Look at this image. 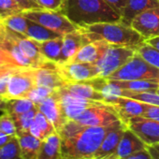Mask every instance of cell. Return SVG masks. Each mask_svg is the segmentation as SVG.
I'll return each instance as SVG.
<instances>
[{"instance_id": "cell-1", "label": "cell", "mask_w": 159, "mask_h": 159, "mask_svg": "<svg viewBox=\"0 0 159 159\" xmlns=\"http://www.w3.org/2000/svg\"><path fill=\"white\" fill-rule=\"evenodd\" d=\"M113 125L90 126L68 120L58 131L61 138V159L93 158Z\"/></svg>"}, {"instance_id": "cell-2", "label": "cell", "mask_w": 159, "mask_h": 159, "mask_svg": "<svg viewBox=\"0 0 159 159\" xmlns=\"http://www.w3.org/2000/svg\"><path fill=\"white\" fill-rule=\"evenodd\" d=\"M59 11L79 28L100 23L121 22V15L104 0H64Z\"/></svg>"}, {"instance_id": "cell-3", "label": "cell", "mask_w": 159, "mask_h": 159, "mask_svg": "<svg viewBox=\"0 0 159 159\" xmlns=\"http://www.w3.org/2000/svg\"><path fill=\"white\" fill-rule=\"evenodd\" d=\"M90 42L105 40L110 44L137 48L145 39L130 25L122 22L100 23L81 28Z\"/></svg>"}, {"instance_id": "cell-4", "label": "cell", "mask_w": 159, "mask_h": 159, "mask_svg": "<svg viewBox=\"0 0 159 159\" xmlns=\"http://www.w3.org/2000/svg\"><path fill=\"white\" fill-rule=\"evenodd\" d=\"M106 79L112 81L159 80V69L149 64L136 52L123 66Z\"/></svg>"}, {"instance_id": "cell-5", "label": "cell", "mask_w": 159, "mask_h": 159, "mask_svg": "<svg viewBox=\"0 0 159 159\" xmlns=\"http://www.w3.org/2000/svg\"><path fill=\"white\" fill-rule=\"evenodd\" d=\"M22 13L30 21L36 22L63 36L79 29V27L71 23V21L61 11L37 9L25 11Z\"/></svg>"}, {"instance_id": "cell-6", "label": "cell", "mask_w": 159, "mask_h": 159, "mask_svg": "<svg viewBox=\"0 0 159 159\" xmlns=\"http://www.w3.org/2000/svg\"><path fill=\"white\" fill-rule=\"evenodd\" d=\"M136 52V48L110 44L100 59L96 63L99 77L108 78L123 66Z\"/></svg>"}, {"instance_id": "cell-7", "label": "cell", "mask_w": 159, "mask_h": 159, "mask_svg": "<svg viewBox=\"0 0 159 159\" xmlns=\"http://www.w3.org/2000/svg\"><path fill=\"white\" fill-rule=\"evenodd\" d=\"M74 121L90 126H109L121 120L114 108L108 103H104L86 109Z\"/></svg>"}, {"instance_id": "cell-8", "label": "cell", "mask_w": 159, "mask_h": 159, "mask_svg": "<svg viewBox=\"0 0 159 159\" xmlns=\"http://www.w3.org/2000/svg\"><path fill=\"white\" fill-rule=\"evenodd\" d=\"M56 68L66 83H81L99 77V70L94 63L66 62L56 64Z\"/></svg>"}, {"instance_id": "cell-9", "label": "cell", "mask_w": 159, "mask_h": 159, "mask_svg": "<svg viewBox=\"0 0 159 159\" xmlns=\"http://www.w3.org/2000/svg\"><path fill=\"white\" fill-rule=\"evenodd\" d=\"M36 68H21L9 77L7 94L5 98L9 99L25 98L29 91L36 86Z\"/></svg>"}, {"instance_id": "cell-10", "label": "cell", "mask_w": 159, "mask_h": 159, "mask_svg": "<svg viewBox=\"0 0 159 159\" xmlns=\"http://www.w3.org/2000/svg\"><path fill=\"white\" fill-rule=\"evenodd\" d=\"M58 97L65 113V116L67 120H75L79 115H81L86 109L99 106L104 104L105 102L91 100L87 98H84L81 97L75 96L65 88L57 89Z\"/></svg>"}, {"instance_id": "cell-11", "label": "cell", "mask_w": 159, "mask_h": 159, "mask_svg": "<svg viewBox=\"0 0 159 159\" xmlns=\"http://www.w3.org/2000/svg\"><path fill=\"white\" fill-rule=\"evenodd\" d=\"M126 126L133 131L146 146L159 143V121L143 116L131 118Z\"/></svg>"}, {"instance_id": "cell-12", "label": "cell", "mask_w": 159, "mask_h": 159, "mask_svg": "<svg viewBox=\"0 0 159 159\" xmlns=\"http://www.w3.org/2000/svg\"><path fill=\"white\" fill-rule=\"evenodd\" d=\"M130 26L145 40L159 37V7L138 14L132 20Z\"/></svg>"}, {"instance_id": "cell-13", "label": "cell", "mask_w": 159, "mask_h": 159, "mask_svg": "<svg viewBox=\"0 0 159 159\" xmlns=\"http://www.w3.org/2000/svg\"><path fill=\"white\" fill-rule=\"evenodd\" d=\"M37 108L49 119V121L53 125L57 132L68 121L65 116L57 90H55L49 98L38 104Z\"/></svg>"}, {"instance_id": "cell-14", "label": "cell", "mask_w": 159, "mask_h": 159, "mask_svg": "<svg viewBox=\"0 0 159 159\" xmlns=\"http://www.w3.org/2000/svg\"><path fill=\"white\" fill-rule=\"evenodd\" d=\"M107 103L114 108L120 117V120L125 125L131 118L141 116L147 107L146 103L124 97H115L109 99Z\"/></svg>"}, {"instance_id": "cell-15", "label": "cell", "mask_w": 159, "mask_h": 159, "mask_svg": "<svg viewBox=\"0 0 159 159\" xmlns=\"http://www.w3.org/2000/svg\"><path fill=\"white\" fill-rule=\"evenodd\" d=\"M126 128V125L124 124L122 121H119L118 123L113 125L112 127L106 134L93 158L108 159L109 157H111L116 152L117 147Z\"/></svg>"}, {"instance_id": "cell-16", "label": "cell", "mask_w": 159, "mask_h": 159, "mask_svg": "<svg viewBox=\"0 0 159 159\" xmlns=\"http://www.w3.org/2000/svg\"><path fill=\"white\" fill-rule=\"evenodd\" d=\"M35 82L38 86H45L53 90L60 89L66 84L56 68V63L51 61L35 69Z\"/></svg>"}, {"instance_id": "cell-17", "label": "cell", "mask_w": 159, "mask_h": 159, "mask_svg": "<svg viewBox=\"0 0 159 159\" xmlns=\"http://www.w3.org/2000/svg\"><path fill=\"white\" fill-rule=\"evenodd\" d=\"M5 28V31L17 42V44L19 45L20 49L22 50V52H24V54L35 65V66L40 67L41 66H43L44 64H46L48 62V60L42 55L39 47V43L38 41L25 36L22 35L20 33L11 31L8 28Z\"/></svg>"}, {"instance_id": "cell-18", "label": "cell", "mask_w": 159, "mask_h": 159, "mask_svg": "<svg viewBox=\"0 0 159 159\" xmlns=\"http://www.w3.org/2000/svg\"><path fill=\"white\" fill-rule=\"evenodd\" d=\"M145 143L128 127L125 129L116 152L108 159H123L145 149Z\"/></svg>"}, {"instance_id": "cell-19", "label": "cell", "mask_w": 159, "mask_h": 159, "mask_svg": "<svg viewBox=\"0 0 159 159\" xmlns=\"http://www.w3.org/2000/svg\"><path fill=\"white\" fill-rule=\"evenodd\" d=\"M89 42L90 41L81 30V28L71 33L66 34L63 37L62 59L59 64L70 61L80 49Z\"/></svg>"}, {"instance_id": "cell-20", "label": "cell", "mask_w": 159, "mask_h": 159, "mask_svg": "<svg viewBox=\"0 0 159 159\" xmlns=\"http://www.w3.org/2000/svg\"><path fill=\"white\" fill-rule=\"evenodd\" d=\"M110 43L105 40H96L87 43L83 46L78 51V52L74 55V57L68 62H82V63H94L96 64Z\"/></svg>"}, {"instance_id": "cell-21", "label": "cell", "mask_w": 159, "mask_h": 159, "mask_svg": "<svg viewBox=\"0 0 159 159\" xmlns=\"http://www.w3.org/2000/svg\"><path fill=\"white\" fill-rule=\"evenodd\" d=\"M0 47L6 50L10 53V55L12 57L18 66L23 68H37L35 65L24 54L17 42L5 31L4 26L2 38L1 40H0Z\"/></svg>"}, {"instance_id": "cell-22", "label": "cell", "mask_w": 159, "mask_h": 159, "mask_svg": "<svg viewBox=\"0 0 159 159\" xmlns=\"http://www.w3.org/2000/svg\"><path fill=\"white\" fill-rule=\"evenodd\" d=\"M159 7V0H127L126 6L121 15V22L127 25L139 13L152 8Z\"/></svg>"}, {"instance_id": "cell-23", "label": "cell", "mask_w": 159, "mask_h": 159, "mask_svg": "<svg viewBox=\"0 0 159 159\" xmlns=\"http://www.w3.org/2000/svg\"><path fill=\"white\" fill-rule=\"evenodd\" d=\"M23 159H38L41 140L30 132L17 133Z\"/></svg>"}, {"instance_id": "cell-24", "label": "cell", "mask_w": 159, "mask_h": 159, "mask_svg": "<svg viewBox=\"0 0 159 159\" xmlns=\"http://www.w3.org/2000/svg\"><path fill=\"white\" fill-rule=\"evenodd\" d=\"M38 159H61V138L58 132L41 140Z\"/></svg>"}, {"instance_id": "cell-25", "label": "cell", "mask_w": 159, "mask_h": 159, "mask_svg": "<svg viewBox=\"0 0 159 159\" xmlns=\"http://www.w3.org/2000/svg\"><path fill=\"white\" fill-rule=\"evenodd\" d=\"M63 88L78 97L91 100L105 102L104 96L100 92L96 90L87 81L81 83H66V84Z\"/></svg>"}, {"instance_id": "cell-26", "label": "cell", "mask_w": 159, "mask_h": 159, "mask_svg": "<svg viewBox=\"0 0 159 159\" xmlns=\"http://www.w3.org/2000/svg\"><path fill=\"white\" fill-rule=\"evenodd\" d=\"M108 81L123 90L135 92L156 91V89L159 87L158 80H136V81H112V80H108Z\"/></svg>"}, {"instance_id": "cell-27", "label": "cell", "mask_w": 159, "mask_h": 159, "mask_svg": "<svg viewBox=\"0 0 159 159\" xmlns=\"http://www.w3.org/2000/svg\"><path fill=\"white\" fill-rule=\"evenodd\" d=\"M29 132L36 138L43 140L48 136L57 132L53 125L49 121V119L39 111H38L35 120L30 126Z\"/></svg>"}, {"instance_id": "cell-28", "label": "cell", "mask_w": 159, "mask_h": 159, "mask_svg": "<svg viewBox=\"0 0 159 159\" xmlns=\"http://www.w3.org/2000/svg\"><path fill=\"white\" fill-rule=\"evenodd\" d=\"M64 37V36H63ZM63 37L54 39H50L42 42H38L42 55L51 62L59 64L62 59Z\"/></svg>"}, {"instance_id": "cell-29", "label": "cell", "mask_w": 159, "mask_h": 159, "mask_svg": "<svg viewBox=\"0 0 159 159\" xmlns=\"http://www.w3.org/2000/svg\"><path fill=\"white\" fill-rule=\"evenodd\" d=\"M25 36L38 41V42H42V41L54 39L63 37V35H61L57 32H54L38 23L30 21V20L28 23V27H27Z\"/></svg>"}, {"instance_id": "cell-30", "label": "cell", "mask_w": 159, "mask_h": 159, "mask_svg": "<svg viewBox=\"0 0 159 159\" xmlns=\"http://www.w3.org/2000/svg\"><path fill=\"white\" fill-rule=\"evenodd\" d=\"M119 97H124L138 100L146 104L159 106V94L155 91H146V92H135L129 90H120Z\"/></svg>"}, {"instance_id": "cell-31", "label": "cell", "mask_w": 159, "mask_h": 159, "mask_svg": "<svg viewBox=\"0 0 159 159\" xmlns=\"http://www.w3.org/2000/svg\"><path fill=\"white\" fill-rule=\"evenodd\" d=\"M35 108H37V105L29 98H14L8 100L5 112H8L11 116H15L27 112Z\"/></svg>"}, {"instance_id": "cell-32", "label": "cell", "mask_w": 159, "mask_h": 159, "mask_svg": "<svg viewBox=\"0 0 159 159\" xmlns=\"http://www.w3.org/2000/svg\"><path fill=\"white\" fill-rule=\"evenodd\" d=\"M0 23H1L2 25L5 26L6 28L25 36L29 20L25 16H24L23 13H18V14L9 16L8 18L4 19Z\"/></svg>"}, {"instance_id": "cell-33", "label": "cell", "mask_w": 159, "mask_h": 159, "mask_svg": "<svg viewBox=\"0 0 159 159\" xmlns=\"http://www.w3.org/2000/svg\"><path fill=\"white\" fill-rule=\"evenodd\" d=\"M136 52L149 64L159 69V50L144 41L142 44L136 48Z\"/></svg>"}, {"instance_id": "cell-34", "label": "cell", "mask_w": 159, "mask_h": 159, "mask_svg": "<svg viewBox=\"0 0 159 159\" xmlns=\"http://www.w3.org/2000/svg\"><path fill=\"white\" fill-rule=\"evenodd\" d=\"M38 108H35L27 112L19 114V115H15V116H11L15 122L16 125V128H17V133L20 132H29L30 126L33 124L36 114L38 112Z\"/></svg>"}, {"instance_id": "cell-35", "label": "cell", "mask_w": 159, "mask_h": 159, "mask_svg": "<svg viewBox=\"0 0 159 159\" xmlns=\"http://www.w3.org/2000/svg\"><path fill=\"white\" fill-rule=\"evenodd\" d=\"M0 159H23L17 136L6 145L0 147Z\"/></svg>"}, {"instance_id": "cell-36", "label": "cell", "mask_w": 159, "mask_h": 159, "mask_svg": "<svg viewBox=\"0 0 159 159\" xmlns=\"http://www.w3.org/2000/svg\"><path fill=\"white\" fill-rule=\"evenodd\" d=\"M55 90L45 87V86H38L36 85L35 87H33L29 93L26 95V98H29L30 100H32L36 105L39 104L40 102H42L44 99H46L47 98H49Z\"/></svg>"}, {"instance_id": "cell-37", "label": "cell", "mask_w": 159, "mask_h": 159, "mask_svg": "<svg viewBox=\"0 0 159 159\" xmlns=\"http://www.w3.org/2000/svg\"><path fill=\"white\" fill-rule=\"evenodd\" d=\"M22 12L23 10L13 0H0V22L9 16Z\"/></svg>"}, {"instance_id": "cell-38", "label": "cell", "mask_w": 159, "mask_h": 159, "mask_svg": "<svg viewBox=\"0 0 159 159\" xmlns=\"http://www.w3.org/2000/svg\"><path fill=\"white\" fill-rule=\"evenodd\" d=\"M0 131L13 137L17 136L15 122L8 112H3L0 115Z\"/></svg>"}, {"instance_id": "cell-39", "label": "cell", "mask_w": 159, "mask_h": 159, "mask_svg": "<svg viewBox=\"0 0 159 159\" xmlns=\"http://www.w3.org/2000/svg\"><path fill=\"white\" fill-rule=\"evenodd\" d=\"M37 2L44 10L59 11L63 6L64 0H37Z\"/></svg>"}, {"instance_id": "cell-40", "label": "cell", "mask_w": 159, "mask_h": 159, "mask_svg": "<svg viewBox=\"0 0 159 159\" xmlns=\"http://www.w3.org/2000/svg\"><path fill=\"white\" fill-rule=\"evenodd\" d=\"M141 116L149 118V119L159 121V106L147 104L146 110H145L144 113Z\"/></svg>"}, {"instance_id": "cell-41", "label": "cell", "mask_w": 159, "mask_h": 159, "mask_svg": "<svg viewBox=\"0 0 159 159\" xmlns=\"http://www.w3.org/2000/svg\"><path fill=\"white\" fill-rule=\"evenodd\" d=\"M104 1L120 15H122L127 3V0H104Z\"/></svg>"}, {"instance_id": "cell-42", "label": "cell", "mask_w": 159, "mask_h": 159, "mask_svg": "<svg viewBox=\"0 0 159 159\" xmlns=\"http://www.w3.org/2000/svg\"><path fill=\"white\" fill-rule=\"evenodd\" d=\"M15 3L23 10L25 11H30V10H37V9H42L38 3L33 2L32 0H13Z\"/></svg>"}, {"instance_id": "cell-43", "label": "cell", "mask_w": 159, "mask_h": 159, "mask_svg": "<svg viewBox=\"0 0 159 159\" xmlns=\"http://www.w3.org/2000/svg\"><path fill=\"white\" fill-rule=\"evenodd\" d=\"M123 159H152V158L146 147L145 149H143L139 152H135L125 158H123Z\"/></svg>"}, {"instance_id": "cell-44", "label": "cell", "mask_w": 159, "mask_h": 159, "mask_svg": "<svg viewBox=\"0 0 159 159\" xmlns=\"http://www.w3.org/2000/svg\"><path fill=\"white\" fill-rule=\"evenodd\" d=\"M21 68L22 67H12V66H0V79L9 77L11 74H12L13 72H15Z\"/></svg>"}, {"instance_id": "cell-45", "label": "cell", "mask_w": 159, "mask_h": 159, "mask_svg": "<svg viewBox=\"0 0 159 159\" xmlns=\"http://www.w3.org/2000/svg\"><path fill=\"white\" fill-rule=\"evenodd\" d=\"M147 150L152 159H159V143L147 146Z\"/></svg>"}, {"instance_id": "cell-46", "label": "cell", "mask_w": 159, "mask_h": 159, "mask_svg": "<svg viewBox=\"0 0 159 159\" xmlns=\"http://www.w3.org/2000/svg\"><path fill=\"white\" fill-rule=\"evenodd\" d=\"M9 77H5V78L0 79V96H2L4 98H5L6 94H7V87H8Z\"/></svg>"}, {"instance_id": "cell-47", "label": "cell", "mask_w": 159, "mask_h": 159, "mask_svg": "<svg viewBox=\"0 0 159 159\" xmlns=\"http://www.w3.org/2000/svg\"><path fill=\"white\" fill-rule=\"evenodd\" d=\"M13 138H14L13 136L8 135L6 133H3V132L0 131V147H2V146L6 145L7 143H9Z\"/></svg>"}, {"instance_id": "cell-48", "label": "cell", "mask_w": 159, "mask_h": 159, "mask_svg": "<svg viewBox=\"0 0 159 159\" xmlns=\"http://www.w3.org/2000/svg\"><path fill=\"white\" fill-rule=\"evenodd\" d=\"M145 42L148 43L149 45L154 47L155 49L159 50V37H156V38H153V39H147V40H145Z\"/></svg>"}, {"instance_id": "cell-49", "label": "cell", "mask_w": 159, "mask_h": 159, "mask_svg": "<svg viewBox=\"0 0 159 159\" xmlns=\"http://www.w3.org/2000/svg\"><path fill=\"white\" fill-rule=\"evenodd\" d=\"M7 103H8V99L2 96H0V111H2V112L6 111Z\"/></svg>"}, {"instance_id": "cell-50", "label": "cell", "mask_w": 159, "mask_h": 159, "mask_svg": "<svg viewBox=\"0 0 159 159\" xmlns=\"http://www.w3.org/2000/svg\"><path fill=\"white\" fill-rule=\"evenodd\" d=\"M2 34H3V25L0 23V40H1V38H2Z\"/></svg>"}, {"instance_id": "cell-51", "label": "cell", "mask_w": 159, "mask_h": 159, "mask_svg": "<svg viewBox=\"0 0 159 159\" xmlns=\"http://www.w3.org/2000/svg\"><path fill=\"white\" fill-rule=\"evenodd\" d=\"M32 1H33V2H36V3H38V2H37V0H32Z\"/></svg>"}, {"instance_id": "cell-52", "label": "cell", "mask_w": 159, "mask_h": 159, "mask_svg": "<svg viewBox=\"0 0 159 159\" xmlns=\"http://www.w3.org/2000/svg\"><path fill=\"white\" fill-rule=\"evenodd\" d=\"M90 159H97V158H90Z\"/></svg>"}, {"instance_id": "cell-53", "label": "cell", "mask_w": 159, "mask_h": 159, "mask_svg": "<svg viewBox=\"0 0 159 159\" xmlns=\"http://www.w3.org/2000/svg\"><path fill=\"white\" fill-rule=\"evenodd\" d=\"M158 83H159V80H158Z\"/></svg>"}]
</instances>
